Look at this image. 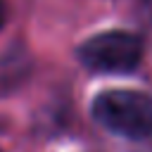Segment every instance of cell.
<instances>
[{"label":"cell","mask_w":152,"mask_h":152,"mask_svg":"<svg viewBox=\"0 0 152 152\" xmlns=\"http://www.w3.org/2000/svg\"><path fill=\"white\" fill-rule=\"evenodd\" d=\"M93 116L107 131L124 138L152 135V95L142 90H104L93 102Z\"/></svg>","instance_id":"6da1fadb"},{"label":"cell","mask_w":152,"mask_h":152,"mask_svg":"<svg viewBox=\"0 0 152 152\" xmlns=\"http://www.w3.org/2000/svg\"><path fill=\"white\" fill-rule=\"evenodd\" d=\"M78 59L90 71L128 74L142 59V40L131 31H104L78 48Z\"/></svg>","instance_id":"7a4b0ae2"},{"label":"cell","mask_w":152,"mask_h":152,"mask_svg":"<svg viewBox=\"0 0 152 152\" xmlns=\"http://www.w3.org/2000/svg\"><path fill=\"white\" fill-rule=\"evenodd\" d=\"M2 24H5V2L0 0V28H2Z\"/></svg>","instance_id":"3957f363"}]
</instances>
